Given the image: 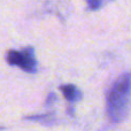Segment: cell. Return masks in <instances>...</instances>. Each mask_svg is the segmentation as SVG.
I'll return each instance as SVG.
<instances>
[{
	"label": "cell",
	"mask_w": 131,
	"mask_h": 131,
	"mask_svg": "<svg viewBox=\"0 0 131 131\" xmlns=\"http://www.w3.org/2000/svg\"><path fill=\"white\" fill-rule=\"evenodd\" d=\"M130 97V74L124 72L109 89L106 99V111L113 123H120L125 118L129 107Z\"/></svg>",
	"instance_id": "1"
},
{
	"label": "cell",
	"mask_w": 131,
	"mask_h": 131,
	"mask_svg": "<svg viewBox=\"0 0 131 131\" xmlns=\"http://www.w3.org/2000/svg\"><path fill=\"white\" fill-rule=\"evenodd\" d=\"M6 61L8 62V64L18 67L20 69L29 74H35L37 71L38 63H37V59L35 55V48L32 46H28L22 51H8L6 55Z\"/></svg>",
	"instance_id": "2"
},
{
	"label": "cell",
	"mask_w": 131,
	"mask_h": 131,
	"mask_svg": "<svg viewBox=\"0 0 131 131\" xmlns=\"http://www.w3.org/2000/svg\"><path fill=\"white\" fill-rule=\"evenodd\" d=\"M60 90H61L63 97L70 102L78 101V100L82 98L81 91H79L75 85H72V84H66V85L60 86Z\"/></svg>",
	"instance_id": "3"
},
{
	"label": "cell",
	"mask_w": 131,
	"mask_h": 131,
	"mask_svg": "<svg viewBox=\"0 0 131 131\" xmlns=\"http://www.w3.org/2000/svg\"><path fill=\"white\" fill-rule=\"evenodd\" d=\"M25 120L28 121H34V122H45L46 124L51 123L54 121V114L53 113H46V114H39V115H31V116H25Z\"/></svg>",
	"instance_id": "4"
},
{
	"label": "cell",
	"mask_w": 131,
	"mask_h": 131,
	"mask_svg": "<svg viewBox=\"0 0 131 131\" xmlns=\"http://www.w3.org/2000/svg\"><path fill=\"white\" fill-rule=\"evenodd\" d=\"M104 5V2L100 0H89L88 1V8L89 10H97Z\"/></svg>",
	"instance_id": "5"
},
{
	"label": "cell",
	"mask_w": 131,
	"mask_h": 131,
	"mask_svg": "<svg viewBox=\"0 0 131 131\" xmlns=\"http://www.w3.org/2000/svg\"><path fill=\"white\" fill-rule=\"evenodd\" d=\"M57 99H58L57 94H55L54 92H50L48 93V95H47V98H46L45 105L46 106H51V105H53L55 101H57Z\"/></svg>",
	"instance_id": "6"
}]
</instances>
